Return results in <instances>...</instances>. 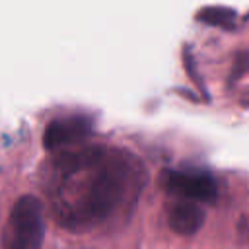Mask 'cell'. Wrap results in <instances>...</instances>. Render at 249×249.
<instances>
[{"instance_id": "cell-1", "label": "cell", "mask_w": 249, "mask_h": 249, "mask_svg": "<svg viewBox=\"0 0 249 249\" xmlns=\"http://www.w3.org/2000/svg\"><path fill=\"white\" fill-rule=\"evenodd\" d=\"M47 198L58 226L91 233L123 224L136 210L148 173L142 160L107 144H82L53 154Z\"/></svg>"}, {"instance_id": "cell-2", "label": "cell", "mask_w": 249, "mask_h": 249, "mask_svg": "<svg viewBox=\"0 0 249 249\" xmlns=\"http://www.w3.org/2000/svg\"><path fill=\"white\" fill-rule=\"evenodd\" d=\"M45 241V208L31 195L19 196L8 216L0 249H41Z\"/></svg>"}, {"instance_id": "cell-3", "label": "cell", "mask_w": 249, "mask_h": 249, "mask_svg": "<svg viewBox=\"0 0 249 249\" xmlns=\"http://www.w3.org/2000/svg\"><path fill=\"white\" fill-rule=\"evenodd\" d=\"M160 183L169 196H181L200 204H210L218 196L214 177L198 169H165Z\"/></svg>"}, {"instance_id": "cell-4", "label": "cell", "mask_w": 249, "mask_h": 249, "mask_svg": "<svg viewBox=\"0 0 249 249\" xmlns=\"http://www.w3.org/2000/svg\"><path fill=\"white\" fill-rule=\"evenodd\" d=\"M93 124L84 115H66L51 121L43 134V146L51 154L82 146L91 136Z\"/></svg>"}, {"instance_id": "cell-5", "label": "cell", "mask_w": 249, "mask_h": 249, "mask_svg": "<svg viewBox=\"0 0 249 249\" xmlns=\"http://www.w3.org/2000/svg\"><path fill=\"white\" fill-rule=\"evenodd\" d=\"M165 212L169 228L179 235H195L204 224V208L196 200L171 196Z\"/></svg>"}]
</instances>
